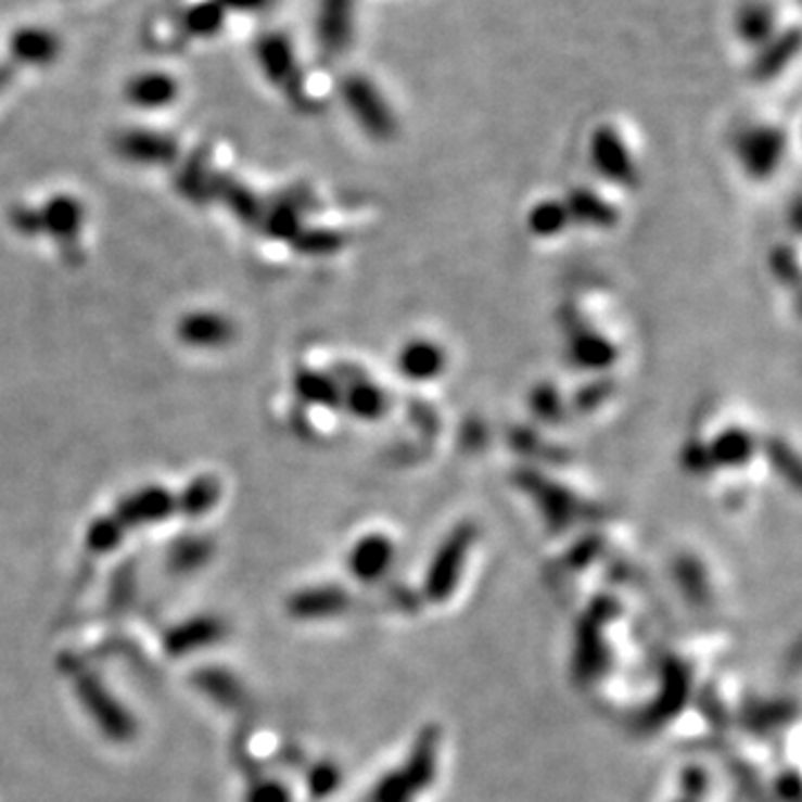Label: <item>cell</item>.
<instances>
[{"label": "cell", "mask_w": 802, "mask_h": 802, "mask_svg": "<svg viewBox=\"0 0 802 802\" xmlns=\"http://www.w3.org/2000/svg\"><path fill=\"white\" fill-rule=\"evenodd\" d=\"M252 52H255V61L270 86H275L297 110L308 112L313 107V99L308 97L306 82L302 78L297 54H294L292 40L285 34H259L255 46H252Z\"/></svg>", "instance_id": "obj_1"}, {"label": "cell", "mask_w": 802, "mask_h": 802, "mask_svg": "<svg viewBox=\"0 0 802 802\" xmlns=\"http://www.w3.org/2000/svg\"><path fill=\"white\" fill-rule=\"evenodd\" d=\"M342 101L359 128L377 141H391L397 132V118L377 90V86L359 74L346 76L342 82Z\"/></svg>", "instance_id": "obj_2"}, {"label": "cell", "mask_w": 802, "mask_h": 802, "mask_svg": "<svg viewBox=\"0 0 802 802\" xmlns=\"http://www.w3.org/2000/svg\"><path fill=\"white\" fill-rule=\"evenodd\" d=\"M787 137L774 125H753L736 139V156L747 177L769 181L785 158Z\"/></svg>", "instance_id": "obj_3"}, {"label": "cell", "mask_w": 802, "mask_h": 802, "mask_svg": "<svg viewBox=\"0 0 802 802\" xmlns=\"http://www.w3.org/2000/svg\"><path fill=\"white\" fill-rule=\"evenodd\" d=\"M43 237L56 241L67 259H76L80 252V234L86 228V205L74 194H52L46 203L38 205Z\"/></svg>", "instance_id": "obj_4"}, {"label": "cell", "mask_w": 802, "mask_h": 802, "mask_svg": "<svg viewBox=\"0 0 802 802\" xmlns=\"http://www.w3.org/2000/svg\"><path fill=\"white\" fill-rule=\"evenodd\" d=\"M114 152L137 167H170L181 158L179 141L161 130L128 128L114 137Z\"/></svg>", "instance_id": "obj_5"}, {"label": "cell", "mask_w": 802, "mask_h": 802, "mask_svg": "<svg viewBox=\"0 0 802 802\" xmlns=\"http://www.w3.org/2000/svg\"><path fill=\"white\" fill-rule=\"evenodd\" d=\"M588 156L602 179L620 188H633L638 183L640 175L636 158H633L628 145L613 125H600L594 130L588 143Z\"/></svg>", "instance_id": "obj_6"}, {"label": "cell", "mask_w": 802, "mask_h": 802, "mask_svg": "<svg viewBox=\"0 0 802 802\" xmlns=\"http://www.w3.org/2000/svg\"><path fill=\"white\" fill-rule=\"evenodd\" d=\"M313 207V194L306 188H290L266 199L259 230L272 241L288 243L306 228V215Z\"/></svg>", "instance_id": "obj_7"}, {"label": "cell", "mask_w": 802, "mask_h": 802, "mask_svg": "<svg viewBox=\"0 0 802 802\" xmlns=\"http://www.w3.org/2000/svg\"><path fill=\"white\" fill-rule=\"evenodd\" d=\"M177 340L192 351H221L237 340V323L221 310H190L177 321Z\"/></svg>", "instance_id": "obj_8"}, {"label": "cell", "mask_w": 802, "mask_h": 802, "mask_svg": "<svg viewBox=\"0 0 802 802\" xmlns=\"http://www.w3.org/2000/svg\"><path fill=\"white\" fill-rule=\"evenodd\" d=\"M173 513H179L177 493L158 484H150L123 497L112 515L123 526V531H128L132 526L163 522Z\"/></svg>", "instance_id": "obj_9"}, {"label": "cell", "mask_w": 802, "mask_h": 802, "mask_svg": "<svg viewBox=\"0 0 802 802\" xmlns=\"http://www.w3.org/2000/svg\"><path fill=\"white\" fill-rule=\"evenodd\" d=\"M515 480L537 501L548 526L564 529L575 520L577 499L567 486L558 484L556 480H548L537 471H520Z\"/></svg>", "instance_id": "obj_10"}, {"label": "cell", "mask_w": 802, "mask_h": 802, "mask_svg": "<svg viewBox=\"0 0 802 802\" xmlns=\"http://www.w3.org/2000/svg\"><path fill=\"white\" fill-rule=\"evenodd\" d=\"M475 542V529L469 524L457 526L437 548L429 571V590L435 598H444L453 590V584L459 577V569L463 567L471 546Z\"/></svg>", "instance_id": "obj_11"}, {"label": "cell", "mask_w": 802, "mask_h": 802, "mask_svg": "<svg viewBox=\"0 0 802 802\" xmlns=\"http://www.w3.org/2000/svg\"><path fill=\"white\" fill-rule=\"evenodd\" d=\"M332 374L342 386L340 408H344L353 419L370 424V421H379L386 417L391 399L382 386L370 382L364 374H346L342 368H336Z\"/></svg>", "instance_id": "obj_12"}, {"label": "cell", "mask_w": 802, "mask_h": 802, "mask_svg": "<svg viewBox=\"0 0 802 802\" xmlns=\"http://www.w3.org/2000/svg\"><path fill=\"white\" fill-rule=\"evenodd\" d=\"M355 0H319L315 34L326 56H340L353 38Z\"/></svg>", "instance_id": "obj_13"}, {"label": "cell", "mask_w": 802, "mask_h": 802, "mask_svg": "<svg viewBox=\"0 0 802 802\" xmlns=\"http://www.w3.org/2000/svg\"><path fill=\"white\" fill-rule=\"evenodd\" d=\"M217 173L219 170L213 165L209 150L196 148L188 156L177 161L173 183L181 199H186L192 205H205V203H213Z\"/></svg>", "instance_id": "obj_14"}, {"label": "cell", "mask_w": 802, "mask_h": 802, "mask_svg": "<svg viewBox=\"0 0 802 802\" xmlns=\"http://www.w3.org/2000/svg\"><path fill=\"white\" fill-rule=\"evenodd\" d=\"M63 40L46 27L25 25L10 38V61L16 67H50L61 59Z\"/></svg>", "instance_id": "obj_15"}, {"label": "cell", "mask_w": 802, "mask_h": 802, "mask_svg": "<svg viewBox=\"0 0 802 802\" xmlns=\"http://www.w3.org/2000/svg\"><path fill=\"white\" fill-rule=\"evenodd\" d=\"M125 101L143 112H156L173 105L179 97V82L175 76L158 69L139 72L128 78L123 90Z\"/></svg>", "instance_id": "obj_16"}, {"label": "cell", "mask_w": 802, "mask_h": 802, "mask_svg": "<svg viewBox=\"0 0 802 802\" xmlns=\"http://www.w3.org/2000/svg\"><path fill=\"white\" fill-rule=\"evenodd\" d=\"M213 201H219L230 217H234L245 228H259L266 199H262L247 183H243L237 177L217 173L215 177V190Z\"/></svg>", "instance_id": "obj_17"}, {"label": "cell", "mask_w": 802, "mask_h": 802, "mask_svg": "<svg viewBox=\"0 0 802 802\" xmlns=\"http://www.w3.org/2000/svg\"><path fill=\"white\" fill-rule=\"evenodd\" d=\"M397 368L404 379L415 384H427L437 379L446 368V355L440 344L431 340H410L397 353Z\"/></svg>", "instance_id": "obj_18"}, {"label": "cell", "mask_w": 802, "mask_h": 802, "mask_svg": "<svg viewBox=\"0 0 802 802\" xmlns=\"http://www.w3.org/2000/svg\"><path fill=\"white\" fill-rule=\"evenodd\" d=\"M569 359L586 372H607L618 361L615 344L596 330H580L569 336Z\"/></svg>", "instance_id": "obj_19"}, {"label": "cell", "mask_w": 802, "mask_h": 802, "mask_svg": "<svg viewBox=\"0 0 802 802\" xmlns=\"http://www.w3.org/2000/svg\"><path fill=\"white\" fill-rule=\"evenodd\" d=\"M564 205H567L571 224H577V226L609 230V228H615L620 221L618 207L611 201L602 199L596 190L575 188L567 194Z\"/></svg>", "instance_id": "obj_20"}, {"label": "cell", "mask_w": 802, "mask_h": 802, "mask_svg": "<svg viewBox=\"0 0 802 802\" xmlns=\"http://www.w3.org/2000/svg\"><path fill=\"white\" fill-rule=\"evenodd\" d=\"M706 450L713 469H742L755 457L758 440L740 427H729L713 435Z\"/></svg>", "instance_id": "obj_21"}, {"label": "cell", "mask_w": 802, "mask_h": 802, "mask_svg": "<svg viewBox=\"0 0 802 802\" xmlns=\"http://www.w3.org/2000/svg\"><path fill=\"white\" fill-rule=\"evenodd\" d=\"M292 391L304 406L315 408H340L342 386L332 372L317 368H300L292 379Z\"/></svg>", "instance_id": "obj_22"}, {"label": "cell", "mask_w": 802, "mask_h": 802, "mask_svg": "<svg viewBox=\"0 0 802 802\" xmlns=\"http://www.w3.org/2000/svg\"><path fill=\"white\" fill-rule=\"evenodd\" d=\"M395 558V548L389 537L372 533L361 537L351 551V573L364 582L382 577Z\"/></svg>", "instance_id": "obj_23"}, {"label": "cell", "mask_w": 802, "mask_h": 802, "mask_svg": "<svg viewBox=\"0 0 802 802\" xmlns=\"http://www.w3.org/2000/svg\"><path fill=\"white\" fill-rule=\"evenodd\" d=\"M736 29L744 43L763 48L776 36V12L767 3H749L740 10Z\"/></svg>", "instance_id": "obj_24"}, {"label": "cell", "mask_w": 802, "mask_h": 802, "mask_svg": "<svg viewBox=\"0 0 802 802\" xmlns=\"http://www.w3.org/2000/svg\"><path fill=\"white\" fill-rule=\"evenodd\" d=\"M571 226L564 201L542 199L537 201L526 215V228L537 239L560 237Z\"/></svg>", "instance_id": "obj_25"}, {"label": "cell", "mask_w": 802, "mask_h": 802, "mask_svg": "<svg viewBox=\"0 0 802 802\" xmlns=\"http://www.w3.org/2000/svg\"><path fill=\"white\" fill-rule=\"evenodd\" d=\"M221 499V482L215 475H199L194 478L181 493H177L179 513L199 518L215 509Z\"/></svg>", "instance_id": "obj_26"}, {"label": "cell", "mask_w": 802, "mask_h": 802, "mask_svg": "<svg viewBox=\"0 0 802 802\" xmlns=\"http://www.w3.org/2000/svg\"><path fill=\"white\" fill-rule=\"evenodd\" d=\"M346 243H348V237L340 230L306 226L297 237L290 241V247L297 252V255L323 259V257L336 255V252H342Z\"/></svg>", "instance_id": "obj_27"}, {"label": "cell", "mask_w": 802, "mask_h": 802, "mask_svg": "<svg viewBox=\"0 0 802 802\" xmlns=\"http://www.w3.org/2000/svg\"><path fill=\"white\" fill-rule=\"evenodd\" d=\"M798 52V31L791 29L787 36L772 38L769 43L763 46V54L755 59L753 74L760 80H769L778 76L795 56Z\"/></svg>", "instance_id": "obj_28"}, {"label": "cell", "mask_w": 802, "mask_h": 802, "mask_svg": "<svg viewBox=\"0 0 802 802\" xmlns=\"http://www.w3.org/2000/svg\"><path fill=\"white\" fill-rule=\"evenodd\" d=\"M181 23L192 38H215L226 25V10L217 0H201L186 10Z\"/></svg>", "instance_id": "obj_29"}, {"label": "cell", "mask_w": 802, "mask_h": 802, "mask_svg": "<svg viewBox=\"0 0 802 802\" xmlns=\"http://www.w3.org/2000/svg\"><path fill=\"white\" fill-rule=\"evenodd\" d=\"M531 412L544 424H560L564 419V399L553 384H537L529 395Z\"/></svg>", "instance_id": "obj_30"}, {"label": "cell", "mask_w": 802, "mask_h": 802, "mask_svg": "<svg viewBox=\"0 0 802 802\" xmlns=\"http://www.w3.org/2000/svg\"><path fill=\"white\" fill-rule=\"evenodd\" d=\"M10 226L14 228L16 234H21L25 239L43 237V226H40L38 205H31V203H18L10 209Z\"/></svg>", "instance_id": "obj_31"}, {"label": "cell", "mask_w": 802, "mask_h": 802, "mask_svg": "<svg viewBox=\"0 0 802 802\" xmlns=\"http://www.w3.org/2000/svg\"><path fill=\"white\" fill-rule=\"evenodd\" d=\"M123 526L114 520V515H107V518H101L97 520L90 531H88V544L94 548V551H110V548H114L120 537H123Z\"/></svg>", "instance_id": "obj_32"}, {"label": "cell", "mask_w": 802, "mask_h": 802, "mask_svg": "<svg viewBox=\"0 0 802 802\" xmlns=\"http://www.w3.org/2000/svg\"><path fill=\"white\" fill-rule=\"evenodd\" d=\"M769 266L772 272L778 281H782L785 285H795L800 279V270H798V257L793 247L789 245H778L774 247V252L769 255Z\"/></svg>", "instance_id": "obj_33"}, {"label": "cell", "mask_w": 802, "mask_h": 802, "mask_svg": "<svg viewBox=\"0 0 802 802\" xmlns=\"http://www.w3.org/2000/svg\"><path fill=\"white\" fill-rule=\"evenodd\" d=\"M683 463H685V467L691 473H696V475H704V473L713 471L706 444H702V442H687L685 444V448H683Z\"/></svg>", "instance_id": "obj_34"}, {"label": "cell", "mask_w": 802, "mask_h": 802, "mask_svg": "<svg viewBox=\"0 0 802 802\" xmlns=\"http://www.w3.org/2000/svg\"><path fill=\"white\" fill-rule=\"evenodd\" d=\"M217 3L228 12H239V14H257L270 8L272 0H217Z\"/></svg>", "instance_id": "obj_35"}]
</instances>
